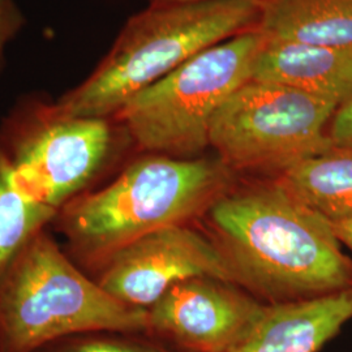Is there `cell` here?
<instances>
[{
  "instance_id": "1",
  "label": "cell",
  "mask_w": 352,
  "mask_h": 352,
  "mask_svg": "<svg viewBox=\"0 0 352 352\" xmlns=\"http://www.w3.org/2000/svg\"><path fill=\"white\" fill-rule=\"evenodd\" d=\"M210 215L238 280L265 296L294 302L352 287L331 222L279 182L219 199Z\"/></svg>"
},
{
  "instance_id": "2",
  "label": "cell",
  "mask_w": 352,
  "mask_h": 352,
  "mask_svg": "<svg viewBox=\"0 0 352 352\" xmlns=\"http://www.w3.org/2000/svg\"><path fill=\"white\" fill-rule=\"evenodd\" d=\"M264 0L151 3L132 16L111 50L58 100L67 116L113 118L131 98L196 54L258 25Z\"/></svg>"
},
{
  "instance_id": "3",
  "label": "cell",
  "mask_w": 352,
  "mask_h": 352,
  "mask_svg": "<svg viewBox=\"0 0 352 352\" xmlns=\"http://www.w3.org/2000/svg\"><path fill=\"white\" fill-rule=\"evenodd\" d=\"M222 162L144 153L111 183L67 204L52 226L64 251L82 269H97L113 252L183 222L222 186Z\"/></svg>"
},
{
  "instance_id": "4",
  "label": "cell",
  "mask_w": 352,
  "mask_h": 352,
  "mask_svg": "<svg viewBox=\"0 0 352 352\" xmlns=\"http://www.w3.org/2000/svg\"><path fill=\"white\" fill-rule=\"evenodd\" d=\"M89 331L148 334V311L113 298L46 228L0 276V352H34Z\"/></svg>"
},
{
  "instance_id": "5",
  "label": "cell",
  "mask_w": 352,
  "mask_h": 352,
  "mask_svg": "<svg viewBox=\"0 0 352 352\" xmlns=\"http://www.w3.org/2000/svg\"><path fill=\"white\" fill-rule=\"evenodd\" d=\"M264 42L253 29L208 47L131 98L115 118L142 153L187 158L209 146L223 102L252 80Z\"/></svg>"
},
{
  "instance_id": "6",
  "label": "cell",
  "mask_w": 352,
  "mask_h": 352,
  "mask_svg": "<svg viewBox=\"0 0 352 352\" xmlns=\"http://www.w3.org/2000/svg\"><path fill=\"white\" fill-rule=\"evenodd\" d=\"M118 126L115 118L67 116L55 100L28 94L1 120L0 142L19 189L58 214L91 190L113 158Z\"/></svg>"
},
{
  "instance_id": "7",
  "label": "cell",
  "mask_w": 352,
  "mask_h": 352,
  "mask_svg": "<svg viewBox=\"0 0 352 352\" xmlns=\"http://www.w3.org/2000/svg\"><path fill=\"white\" fill-rule=\"evenodd\" d=\"M337 109L299 89L250 80L214 115L209 145L225 166L283 174L331 149L325 128Z\"/></svg>"
},
{
  "instance_id": "8",
  "label": "cell",
  "mask_w": 352,
  "mask_h": 352,
  "mask_svg": "<svg viewBox=\"0 0 352 352\" xmlns=\"http://www.w3.org/2000/svg\"><path fill=\"white\" fill-rule=\"evenodd\" d=\"M96 270V280L113 298L146 311L189 279L238 280L225 251L184 225L164 227L126 244Z\"/></svg>"
},
{
  "instance_id": "9",
  "label": "cell",
  "mask_w": 352,
  "mask_h": 352,
  "mask_svg": "<svg viewBox=\"0 0 352 352\" xmlns=\"http://www.w3.org/2000/svg\"><path fill=\"white\" fill-rule=\"evenodd\" d=\"M227 285L208 278L176 285L148 309V334L179 351H230L251 333L266 305Z\"/></svg>"
},
{
  "instance_id": "10",
  "label": "cell",
  "mask_w": 352,
  "mask_h": 352,
  "mask_svg": "<svg viewBox=\"0 0 352 352\" xmlns=\"http://www.w3.org/2000/svg\"><path fill=\"white\" fill-rule=\"evenodd\" d=\"M352 320V287L266 307L251 333L227 352H317Z\"/></svg>"
},
{
  "instance_id": "11",
  "label": "cell",
  "mask_w": 352,
  "mask_h": 352,
  "mask_svg": "<svg viewBox=\"0 0 352 352\" xmlns=\"http://www.w3.org/2000/svg\"><path fill=\"white\" fill-rule=\"evenodd\" d=\"M252 80L299 89L340 106L352 97V49L264 38Z\"/></svg>"
},
{
  "instance_id": "12",
  "label": "cell",
  "mask_w": 352,
  "mask_h": 352,
  "mask_svg": "<svg viewBox=\"0 0 352 352\" xmlns=\"http://www.w3.org/2000/svg\"><path fill=\"white\" fill-rule=\"evenodd\" d=\"M265 39L352 49V0H264Z\"/></svg>"
},
{
  "instance_id": "13",
  "label": "cell",
  "mask_w": 352,
  "mask_h": 352,
  "mask_svg": "<svg viewBox=\"0 0 352 352\" xmlns=\"http://www.w3.org/2000/svg\"><path fill=\"white\" fill-rule=\"evenodd\" d=\"M279 183L330 222L352 214V151L330 149L282 174Z\"/></svg>"
},
{
  "instance_id": "14",
  "label": "cell",
  "mask_w": 352,
  "mask_h": 352,
  "mask_svg": "<svg viewBox=\"0 0 352 352\" xmlns=\"http://www.w3.org/2000/svg\"><path fill=\"white\" fill-rule=\"evenodd\" d=\"M55 217L19 189L0 142V276L30 240L52 225Z\"/></svg>"
},
{
  "instance_id": "15",
  "label": "cell",
  "mask_w": 352,
  "mask_h": 352,
  "mask_svg": "<svg viewBox=\"0 0 352 352\" xmlns=\"http://www.w3.org/2000/svg\"><path fill=\"white\" fill-rule=\"evenodd\" d=\"M34 352H174L146 333L89 331L54 340Z\"/></svg>"
},
{
  "instance_id": "16",
  "label": "cell",
  "mask_w": 352,
  "mask_h": 352,
  "mask_svg": "<svg viewBox=\"0 0 352 352\" xmlns=\"http://www.w3.org/2000/svg\"><path fill=\"white\" fill-rule=\"evenodd\" d=\"M25 16L14 0H0V74L6 65L8 45L25 25Z\"/></svg>"
},
{
  "instance_id": "17",
  "label": "cell",
  "mask_w": 352,
  "mask_h": 352,
  "mask_svg": "<svg viewBox=\"0 0 352 352\" xmlns=\"http://www.w3.org/2000/svg\"><path fill=\"white\" fill-rule=\"evenodd\" d=\"M327 133L331 149L352 151V97L338 106Z\"/></svg>"
},
{
  "instance_id": "18",
  "label": "cell",
  "mask_w": 352,
  "mask_h": 352,
  "mask_svg": "<svg viewBox=\"0 0 352 352\" xmlns=\"http://www.w3.org/2000/svg\"><path fill=\"white\" fill-rule=\"evenodd\" d=\"M331 225L340 243L347 245L352 252V214L331 222Z\"/></svg>"
},
{
  "instance_id": "19",
  "label": "cell",
  "mask_w": 352,
  "mask_h": 352,
  "mask_svg": "<svg viewBox=\"0 0 352 352\" xmlns=\"http://www.w3.org/2000/svg\"><path fill=\"white\" fill-rule=\"evenodd\" d=\"M174 1H197V0H151V3H174Z\"/></svg>"
}]
</instances>
